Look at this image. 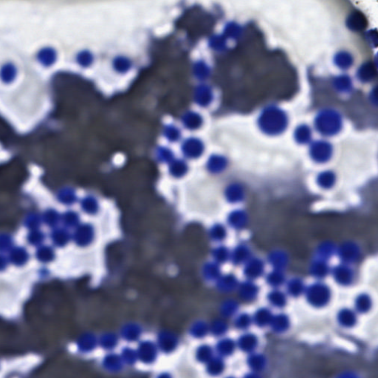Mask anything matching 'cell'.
Segmentation results:
<instances>
[{
	"label": "cell",
	"mask_w": 378,
	"mask_h": 378,
	"mask_svg": "<svg viewBox=\"0 0 378 378\" xmlns=\"http://www.w3.org/2000/svg\"><path fill=\"white\" fill-rule=\"evenodd\" d=\"M215 71L225 102L240 112L286 99L297 85L294 70L285 56L268 51L253 27L246 29L233 51L219 59Z\"/></svg>",
	"instance_id": "cell-1"
},
{
	"label": "cell",
	"mask_w": 378,
	"mask_h": 378,
	"mask_svg": "<svg viewBox=\"0 0 378 378\" xmlns=\"http://www.w3.org/2000/svg\"><path fill=\"white\" fill-rule=\"evenodd\" d=\"M265 262L259 257H251L244 267V276L247 280L253 281L260 278L265 272Z\"/></svg>",
	"instance_id": "cell-2"
},
{
	"label": "cell",
	"mask_w": 378,
	"mask_h": 378,
	"mask_svg": "<svg viewBox=\"0 0 378 378\" xmlns=\"http://www.w3.org/2000/svg\"><path fill=\"white\" fill-rule=\"evenodd\" d=\"M237 289L239 297L244 302H253L259 294V288L253 283V281L247 280L241 282Z\"/></svg>",
	"instance_id": "cell-3"
},
{
	"label": "cell",
	"mask_w": 378,
	"mask_h": 378,
	"mask_svg": "<svg viewBox=\"0 0 378 378\" xmlns=\"http://www.w3.org/2000/svg\"><path fill=\"white\" fill-rule=\"evenodd\" d=\"M226 200L228 203L236 204L243 201L245 192L243 186L237 183H230L225 189Z\"/></svg>",
	"instance_id": "cell-4"
},
{
	"label": "cell",
	"mask_w": 378,
	"mask_h": 378,
	"mask_svg": "<svg viewBox=\"0 0 378 378\" xmlns=\"http://www.w3.org/2000/svg\"><path fill=\"white\" fill-rule=\"evenodd\" d=\"M227 223L232 228L242 230L248 224V215L242 209L232 211L227 217Z\"/></svg>",
	"instance_id": "cell-5"
},
{
	"label": "cell",
	"mask_w": 378,
	"mask_h": 378,
	"mask_svg": "<svg viewBox=\"0 0 378 378\" xmlns=\"http://www.w3.org/2000/svg\"><path fill=\"white\" fill-rule=\"evenodd\" d=\"M217 288L220 292L227 294L232 292L239 287V282L234 275H222L216 282Z\"/></svg>",
	"instance_id": "cell-6"
},
{
	"label": "cell",
	"mask_w": 378,
	"mask_h": 378,
	"mask_svg": "<svg viewBox=\"0 0 378 378\" xmlns=\"http://www.w3.org/2000/svg\"><path fill=\"white\" fill-rule=\"evenodd\" d=\"M257 336L253 333H245L241 335L236 342V345L241 351L246 353H253L258 346Z\"/></svg>",
	"instance_id": "cell-7"
},
{
	"label": "cell",
	"mask_w": 378,
	"mask_h": 378,
	"mask_svg": "<svg viewBox=\"0 0 378 378\" xmlns=\"http://www.w3.org/2000/svg\"><path fill=\"white\" fill-rule=\"evenodd\" d=\"M251 251L246 244H238L231 252L230 261L233 265L245 264L251 258Z\"/></svg>",
	"instance_id": "cell-8"
},
{
	"label": "cell",
	"mask_w": 378,
	"mask_h": 378,
	"mask_svg": "<svg viewBox=\"0 0 378 378\" xmlns=\"http://www.w3.org/2000/svg\"><path fill=\"white\" fill-rule=\"evenodd\" d=\"M249 368L253 373H259L265 370L268 365V360L263 354L250 353L247 359Z\"/></svg>",
	"instance_id": "cell-9"
},
{
	"label": "cell",
	"mask_w": 378,
	"mask_h": 378,
	"mask_svg": "<svg viewBox=\"0 0 378 378\" xmlns=\"http://www.w3.org/2000/svg\"><path fill=\"white\" fill-rule=\"evenodd\" d=\"M269 326L272 330L276 333L282 334L286 332L291 326L289 317L284 313L273 315Z\"/></svg>",
	"instance_id": "cell-10"
},
{
	"label": "cell",
	"mask_w": 378,
	"mask_h": 378,
	"mask_svg": "<svg viewBox=\"0 0 378 378\" xmlns=\"http://www.w3.org/2000/svg\"><path fill=\"white\" fill-rule=\"evenodd\" d=\"M268 262L276 270H284L288 265V256L282 250H273L268 257Z\"/></svg>",
	"instance_id": "cell-11"
},
{
	"label": "cell",
	"mask_w": 378,
	"mask_h": 378,
	"mask_svg": "<svg viewBox=\"0 0 378 378\" xmlns=\"http://www.w3.org/2000/svg\"><path fill=\"white\" fill-rule=\"evenodd\" d=\"M203 276L209 282H217L222 276L220 265L217 262H206L202 269Z\"/></svg>",
	"instance_id": "cell-12"
},
{
	"label": "cell",
	"mask_w": 378,
	"mask_h": 378,
	"mask_svg": "<svg viewBox=\"0 0 378 378\" xmlns=\"http://www.w3.org/2000/svg\"><path fill=\"white\" fill-rule=\"evenodd\" d=\"M273 316L271 311L268 308H259L253 315V321L259 327H265L269 326Z\"/></svg>",
	"instance_id": "cell-13"
},
{
	"label": "cell",
	"mask_w": 378,
	"mask_h": 378,
	"mask_svg": "<svg viewBox=\"0 0 378 378\" xmlns=\"http://www.w3.org/2000/svg\"><path fill=\"white\" fill-rule=\"evenodd\" d=\"M237 347L236 343L228 338H223L218 341L216 346L217 353L220 357H227L231 355Z\"/></svg>",
	"instance_id": "cell-14"
},
{
	"label": "cell",
	"mask_w": 378,
	"mask_h": 378,
	"mask_svg": "<svg viewBox=\"0 0 378 378\" xmlns=\"http://www.w3.org/2000/svg\"><path fill=\"white\" fill-rule=\"evenodd\" d=\"M225 370V363L220 356L214 357L206 364V371L209 376L217 377L223 374Z\"/></svg>",
	"instance_id": "cell-15"
},
{
	"label": "cell",
	"mask_w": 378,
	"mask_h": 378,
	"mask_svg": "<svg viewBox=\"0 0 378 378\" xmlns=\"http://www.w3.org/2000/svg\"><path fill=\"white\" fill-rule=\"evenodd\" d=\"M210 332V326L205 321H197L191 324L189 333L193 338L202 339Z\"/></svg>",
	"instance_id": "cell-16"
},
{
	"label": "cell",
	"mask_w": 378,
	"mask_h": 378,
	"mask_svg": "<svg viewBox=\"0 0 378 378\" xmlns=\"http://www.w3.org/2000/svg\"><path fill=\"white\" fill-rule=\"evenodd\" d=\"M267 299L270 304L276 308H283L284 306H286L287 302H288L286 295L282 291L278 289L270 291L268 294Z\"/></svg>",
	"instance_id": "cell-17"
},
{
	"label": "cell",
	"mask_w": 378,
	"mask_h": 378,
	"mask_svg": "<svg viewBox=\"0 0 378 378\" xmlns=\"http://www.w3.org/2000/svg\"><path fill=\"white\" fill-rule=\"evenodd\" d=\"M212 254L215 262L219 265H221V264L226 263L227 261L230 260L231 252L226 246L220 245L213 249Z\"/></svg>",
	"instance_id": "cell-18"
},
{
	"label": "cell",
	"mask_w": 378,
	"mask_h": 378,
	"mask_svg": "<svg viewBox=\"0 0 378 378\" xmlns=\"http://www.w3.org/2000/svg\"><path fill=\"white\" fill-rule=\"evenodd\" d=\"M227 228L224 225L220 223H216L209 229V237L214 242H223L227 237Z\"/></svg>",
	"instance_id": "cell-19"
},
{
	"label": "cell",
	"mask_w": 378,
	"mask_h": 378,
	"mask_svg": "<svg viewBox=\"0 0 378 378\" xmlns=\"http://www.w3.org/2000/svg\"><path fill=\"white\" fill-rule=\"evenodd\" d=\"M266 282L270 286L278 288L285 282V276L283 270L273 269L266 276Z\"/></svg>",
	"instance_id": "cell-20"
},
{
	"label": "cell",
	"mask_w": 378,
	"mask_h": 378,
	"mask_svg": "<svg viewBox=\"0 0 378 378\" xmlns=\"http://www.w3.org/2000/svg\"><path fill=\"white\" fill-rule=\"evenodd\" d=\"M161 347L162 350L165 352H170L174 351L178 345V339L174 334L171 332H165L161 336Z\"/></svg>",
	"instance_id": "cell-21"
},
{
	"label": "cell",
	"mask_w": 378,
	"mask_h": 378,
	"mask_svg": "<svg viewBox=\"0 0 378 378\" xmlns=\"http://www.w3.org/2000/svg\"><path fill=\"white\" fill-rule=\"evenodd\" d=\"M196 359L202 364H207L214 358V351L212 347L207 344L200 346L196 350Z\"/></svg>",
	"instance_id": "cell-22"
},
{
	"label": "cell",
	"mask_w": 378,
	"mask_h": 378,
	"mask_svg": "<svg viewBox=\"0 0 378 378\" xmlns=\"http://www.w3.org/2000/svg\"><path fill=\"white\" fill-rule=\"evenodd\" d=\"M239 309V303L235 300L227 299L222 303L220 306V314L225 318L233 316Z\"/></svg>",
	"instance_id": "cell-23"
},
{
	"label": "cell",
	"mask_w": 378,
	"mask_h": 378,
	"mask_svg": "<svg viewBox=\"0 0 378 378\" xmlns=\"http://www.w3.org/2000/svg\"><path fill=\"white\" fill-rule=\"evenodd\" d=\"M210 326V332L216 337L223 336L228 330V325L223 319H215Z\"/></svg>",
	"instance_id": "cell-24"
},
{
	"label": "cell",
	"mask_w": 378,
	"mask_h": 378,
	"mask_svg": "<svg viewBox=\"0 0 378 378\" xmlns=\"http://www.w3.org/2000/svg\"><path fill=\"white\" fill-rule=\"evenodd\" d=\"M338 321L341 326L351 328L356 324V317L350 311L344 310L338 315Z\"/></svg>",
	"instance_id": "cell-25"
},
{
	"label": "cell",
	"mask_w": 378,
	"mask_h": 378,
	"mask_svg": "<svg viewBox=\"0 0 378 378\" xmlns=\"http://www.w3.org/2000/svg\"><path fill=\"white\" fill-rule=\"evenodd\" d=\"M253 322V317L250 316L248 313L242 312L235 318L233 324L236 329L245 330L250 327Z\"/></svg>",
	"instance_id": "cell-26"
},
{
	"label": "cell",
	"mask_w": 378,
	"mask_h": 378,
	"mask_svg": "<svg viewBox=\"0 0 378 378\" xmlns=\"http://www.w3.org/2000/svg\"><path fill=\"white\" fill-rule=\"evenodd\" d=\"M287 291L291 297H299L303 291V286L299 279H291L287 285Z\"/></svg>",
	"instance_id": "cell-27"
},
{
	"label": "cell",
	"mask_w": 378,
	"mask_h": 378,
	"mask_svg": "<svg viewBox=\"0 0 378 378\" xmlns=\"http://www.w3.org/2000/svg\"><path fill=\"white\" fill-rule=\"evenodd\" d=\"M187 166L183 162H177L171 167V174L175 177H182L187 173Z\"/></svg>",
	"instance_id": "cell-28"
},
{
	"label": "cell",
	"mask_w": 378,
	"mask_h": 378,
	"mask_svg": "<svg viewBox=\"0 0 378 378\" xmlns=\"http://www.w3.org/2000/svg\"><path fill=\"white\" fill-rule=\"evenodd\" d=\"M336 378H360L358 375L355 374V373H352V372H345V373H341V374L338 375Z\"/></svg>",
	"instance_id": "cell-29"
},
{
	"label": "cell",
	"mask_w": 378,
	"mask_h": 378,
	"mask_svg": "<svg viewBox=\"0 0 378 378\" xmlns=\"http://www.w3.org/2000/svg\"><path fill=\"white\" fill-rule=\"evenodd\" d=\"M243 378H262V377L259 376V373H253V372H252V373L246 374Z\"/></svg>",
	"instance_id": "cell-30"
},
{
	"label": "cell",
	"mask_w": 378,
	"mask_h": 378,
	"mask_svg": "<svg viewBox=\"0 0 378 378\" xmlns=\"http://www.w3.org/2000/svg\"><path fill=\"white\" fill-rule=\"evenodd\" d=\"M160 378H171L169 375H163Z\"/></svg>",
	"instance_id": "cell-31"
},
{
	"label": "cell",
	"mask_w": 378,
	"mask_h": 378,
	"mask_svg": "<svg viewBox=\"0 0 378 378\" xmlns=\"http://www.w3.org/2000/svg\"><path fill=\"white\" fill-rule=\"evenodd\" d=\"M233 378V377H227V378Z\"/></svg>",
	"instance_id": "cell-32"
}]
</instances>
